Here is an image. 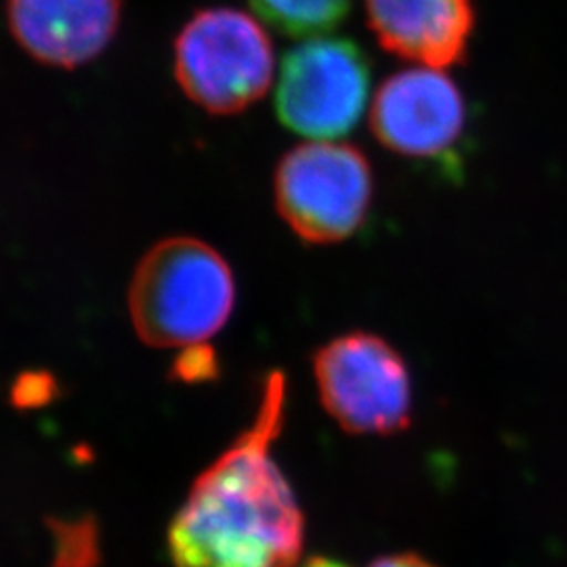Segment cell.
<instances>
[{
	"mask_svg": "<svg viewBox=\"0 0 567 567\" xmlns=\"http://www.w3.org/2000/svg\"><path fill=\"white\" fill-rule=\"evenodd\" d=\"M286 410V379L269 372L252 425L194 482L168 529L175 567H295L305 515L271 456Z\"/></svg>",
	"mask_w": 567,
	"mask_h": 567,
	"instance_id": "obj_1",
	"label": "cell"
},
{
	"mask_svg": "<svg viewBox=\"0 0 567 567\" xmlns=\"http://www.w3.org/2000/svg\"><path fill=\"white\" fill-rule=\"evenodd\" d=\"M236 305V280L219 250L177 236L152 246L128 288L140 339L161 349H198L221 332Z\"/></svg>",
	"mask_w": 567,
	"mask_h": 567,
	"instance_id": "obj_2",
	"label": "cell"
},
{
	"mask_svg": "<svg viewBox=\"0 0 567 567\" xmlns=\"http://www.w3.org/2000/svg\"><path fill=\"white\" fill-rule=\"evenodd\" d=\"M173 72L189 102L213 116H234L271 89L274 42L264 21L243 9H200L175 39Z\"/></svg>",
	"mask_w": 567,
	"mask_h": 567,
	"instance_id": "obj_3",
	"label": "cell"
},
{
	"mask_svg": "<svg viewBox=\"0 0 567 567\" xmlns=\"http://www.w3.org/2000/svg\"><path fill=\"white\" fill-rule=\"evenodd\" d=\"M276 208L307 244H337L365 224L374 177L364 154L341 142L301 143L284 154L274 175Z\"/></svg>",
	"mask_w": 567,
	"mask_h": 567,
	"instance_id": "obj_4",
	"label": "cell"
},
{
	"mask_svg": "<svg viewBox=\"0 0 567 567\" xmlns=\"http://www.w3.org/2000/svg\"><path fill=\"white\" fill-rule=\"evenodd\" d=\"M313 377L326 412L351 435H395L412 421V383L402 353L353 330L322 344Z\"/></svg>",
	"mask_w": 567,
	"mask_h": 567,
	"instance_id": "obj_5",
	"label": "cell"
},
{
	"mask_svg": "<svg viewBox=\"0 0 567 567\" xmlns=\"http://www.w3.org/2000/svg\"><path fill=\"white\" fill-rule=\"evenodd\" d=\"M372 84L364 49L349 39H303L286 53L276 112L286 128L313 142H339L364 116Z\"/></svg>",
	"mask_w": 567,
	"mask_h": 567,
	"instance_id": "obj_6",
	"label": "cell"
},
{
	"mask_svg": "<svg viewBox=\"0 0 567 567\" xmlns=\"http://www.w3.org/2000/svg\"><path fill=\"white\" fill-rule=\"evenodd\" d=\"M370 124L389 152L423 163H446L458 156L468 107L463 91L447 74L419 65L381 84Z\"/></svg>",
	"mask_w": 567,
	"mask_h": 567,
	"instance_id": "obj_7",
	"label": "cell"
},
{
	"mask_svg": "<svg viewBox=\"0 0 567 567\" xmlns=\"http://www.w3.org/2000/svg\"><path fill=\"white\" fill-rule=\"evenodd\" d=\"M11 37L32 60L74 70L114 41L122 0H7Z\"/></svg>",
	"mask_w": 567,
	"mask_h": 567,
	"instance_id": "obj_8",
	"label": "cell"
},
{
	"mask_svg": "<svg viewBox=\"0 0 567 567\" xmlns=\"http://www.w3.org/2000/svg\"><path fill=\"white\" fill-rule=\"evenodd\" d=\"M364 7L370 30L389 53L437 70L465 61L473 0H364Z\"/></svg>",
	"mask_w": 567,
	"mask_h": 567,
	"instance_id": "obj_9",
	"label": "cell"
},
{
	"mask_svg": "<svg viewBox=\"0 0 567 567\" xmlns=\"http://www.w3.org/2000/svg\"><path fill=\"white\" fill-rule=\"evenodd\" d=\"M353 0H250L257 18L295 39L324 37L347 18Z\"/></svg>",
	"mask_w": 567,
	"mask_h": 567,
	"instance_id": "obj_10",
	"label": "cell"
},
{
	"mask_svg": "<svg viewBox=\"0 0 567 567\" xmlns=\"http://www.w3.org/2000/svg\"><path fill=\"white\" fill-rule=\"evenodd\" d=\"M368 567H437L414 553H400V555H385L372 561Z\"/></svg>",
	"mask_w": 567,
	"mask_h": 567,
	"instance_id": "obj_11",
	"label": "cell"
},
{
	"mask_svg": "<svg viewBox=\"0 0 567 567\" xmlns=\"http://www.w3.org/2000/svg\"><path fill=\"white\" fill-rule=\"evenodd\" d=\"M309 567H343L339 566V564H330V561H322V559H318V561H311Z\"/></svg>",
	"mask_w": 567,
	"mask_h": 567,
	"instance_id": "obj_12",
	"label": "cell"
}]
</instances>
